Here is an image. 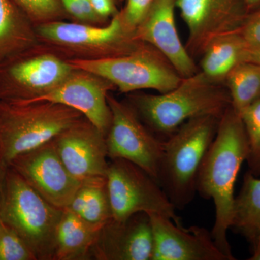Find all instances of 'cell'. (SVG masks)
I'll return each instance as SVG.
<instances>
[{"label": "cell", "instance_id": "ac0fdd59", "mask_svg": "<svg viewBox=\"0 0 260 260\" xmlns=\"http://www.w3.org/2000/svg\"><path fill=\"white\" fill-rule=\"evenodd\" d=\"M100 231L70 210H63L56 228L54 260L88 259L92 256Z\"/></svg>", "mask_w": 260, "mask_h": 260}, {"label": "cell", "instance_id": "e0dca14e", "mask_svg": "<svg viewBox=\"0 0 260 260\" xmlns=\"http://www.w3.org/2000/svg\"><path fill=\"white\" fill-rule=\"evenodd\" d=\"M153 249L150 216L139 213L124 221L112 219L104 225L92 256L102 260H152Z\"/></svg>", "mask_w": 260, "mask_h": 260}, {"label": "cell", "instance_id": "3957f363", "mask_svg": "<svg viewBox=\"0 0 260 260\" xmlns=\"http://www.w3.org/2000/svg\"><path fill=\"white\" fill-rule=\"evenodd\" d=\"M220 119L210 115L193 118L164 141L158 182L176 209H184L194 199L198 171Z\"/></svg>", "mask_w": 260, "mask_h": 260}, {"label": "cell", "instance_id": "d6a6232c", "mask_svg": "<svg viewBox=\"0 0 260 260\" xmlns=\"http://www.w3.org/2000/svg\"><path fill=\"white\" fill-rule=\"evenodd\" d=\"M252 255L249 258V260H260V240L255 243L252 246Z\"/></svg>", "mask_w": 260, "mask_h": 260}, {"label": "cell", "instance_id": "1f68e13d", "mask_svg": "<svg viewBox=\"0 0 260 260\" xmlns=\"http://www.w3.org/2000/svg\"><path fill=\"white\" fill-rule=\"evenodd\" d=\"M6 169V168L2 167L0 165V222L2 220V206H3V194H4L5 178Z\"/></svg>", "mask_w": 260, "mask_h": 260}, {"label": "cell", "instance_id": "f1b7e54d", "mask_svg": "<svg viewBox=\"0 0 260 260\" xmlns=\"http://www.w3.org/2000/svg\"><path fill=\"white\" fill-rule=\"evenodd\" d=\"M239 32L249 45H260V7L249 13Z\"/></svg>", "mask_w": 260, "mask_h": 260}, {"label": "cell", "instance_id": "8992f818", "mask_svg": "<svg viewBox=\"0 0 260 260\" xmlns=\"http://www.w3.org/2000/svg\"><path fill=\"white\" fill-rule=\"evenodd\" d=\"M63 210L49 203L18 173H5L1 219L16 231L37 260H54L56 228Z\"/></svg>", "mask_w": 260, "mask_h": 260}, {"label": "cell", "instance_id": "9c48e42d", "mask_svg": "<svg viewBox=\"0 0 260 260\" xmlns=\"http://www.w3.org/2000/svg\"><path fill=\"white\" fill-rule=\"evenodd\" d=\"M107 181L112 219L124 221L135 214H157L181 224L176 208L156 180L124 159L109 162Z\"/></svg>", "mask_w": 260, "mask_h": 260}, {"label": "cell", "instance_id": "ffe728a7", "mask_svg": "<svg viewBox=\"0 0 260 260\" xmlns=\"http://www.w3.org/2000/svg\"><path fill=\"white\" fill-rule=\"evenodd\" d=\"M248 47L249 44L239 32L215 39L200 56V71L212 81L225 85L231 72L245 61Z\"/></svg>", "mask_w": 260, "mask_h": 260}, {"label": "cell", "instance_id": "484cf974", "mask_svg": "<svg viewBox=\"0 0 260 260\" xmlns=\"http://www.w3.org/2000/svg\"><path fill=\"white\" fill-rule=\"evenodd\" d=\"M0 260H37L16 231L3 220L0 222Z\"/></svg>", "mask_w": 260, "mask_h": 260}, {"label": "cell", "instance_id": "7c38bea8", "mask_svg": "<svg viewBox=\"0 0 260 260\" xmlns=\"http://www.w3.org/2000/svg\"><path fill=\"white\" fill-rule=\"evenodd\" d=\"M8 167L59 209L69 206L80 185L59 158L53 140L18 155Z\"/></svg>", "mask_w": 260, "mask_h": 260}, {"label": "cell", "instance_id": "d6986e66", "mask_svg": "<svg viewBox=\"0 0 260 260\" xmlns=\"http://www.w3.org/2000/svg\"><path fill=\"white\" fill-rule=\"evenodd\" d=\"M39 44L31 22L12 0H0V64Z\"/></svg>", "mask_w": 260, "mask_h": 260}, {"label": "cell", "instance_id": "ba28073f", "mask_svg": "<svg viewBox=\"0 0 260 260\" xmlns=\"http://www.w3.org/2000/svg\"><path fill=\"white\" fill-rule=\"evenodd\" d=\"M73 70L40 43L0 64V100L32 102L57 88Z\"/></svg>", "mask_w": 260, "mask_h": 260}, {"label": "cell", "instance_id": "7a4b0ae2", "mask_svg": "<svg viewBox=\"0 0 260 260\" xmlns=\"http://www.w3.org/2000/svg\"><path fill=\"white\" fill-rule=\"evenodd\" d=\"M127 102L149 129L167 138L189 119L208 115L220 118L232 106L226 86L212 81L200 70L183 78L167 93L130 94Z\"/></svg>", "mask_w": 260, "mask_h": 260}, {"label": "cell", "instance_id": "5bb4252c", "mask_svg": "<svg viewBox=\"0 0 260 260\" xmlns=\"http://www.w3.org/2000/svg\"><path fill=\"white\" fill-rule=\"evenodd\" d=\"M114 89L115 86L105 78L74 68L57 88L30 103L50 102L73 108L107 137L112 122L107 96Z\"/></svg>", "mask_w": 260, "mask_h": 260}, {"label": "cell", "instance_id": "603a6c76", "mask_svg": "<svg viewBox=\"0 0 260 260\" xmlns=\"http://www.w3.org/2000/svg\"><path fill=\"white\" fill-rule=\"evenodd\" d=\"M225 85L238 113L260 99V65L244 61L228 75Z\"/></svg>", "mask_w": 260, "mask_h": 260}, {"label": "cell", "instance_id": "5b68a950", "mask_svg": "<svg viewBox=\"0 0 260 260\" xmlns=\"http://www.w3.org/2000/svg\"><path fill=\"white\" fill-rule=\"evenodd\" d=\"M35 29L39 42L65 60H89L124 55L143 42L124 25L119 11L107 25L60 20L41 24Z\"/></svg>", "mask_w": 260, "mask_h": 260}, {"label": "cell", "instance_id": "44dd1931", "mask_svg": "<svg viewBox=\"0 0 260 260\" xmlns=\"http://www.w3.org/2000/svg\"><path fill=\"white\" fill-rule=\"evenodd\" d=\"M66 209L73 212L94 229L102 230L112 219L107 177L81 181Z\"/></svg>", "mask_w": 260, "mask_h": 260}, {"label": "cell", "instance_id": "30bf717a", "mask_svg": "<svg viewBox=\"0 0 260 260\" xmlns=\"http://www.w3.org/2000/svg\"><path fill=\"white\" fill-rule=\"evenodd\" d=\"M107 101L112 112L106 137L108 157L133 162L158 182L164 141L145 125L129 103L109 94Z\"/></svg>", "mask_w": 260, "mask_h": 260}, {"label": "cell", "instance_id": "4fadbf2b", "mask_svg": "<svg viewBox=\"0 0 260 260\" xmlns=\"http://www.w3.org/2000/svg\"><path fill=\"white\" fill-rule=\"evenodd\" d=\"M61 161L80 182L107 177L109 162L106 136L82 118L53 140Z\"/></svg>", "mask_w": 260, "mask_h": 260}, {"label": "cell", "instance_id": "277c9868", "mask_svg": "<svg viewBox=\"0 0 260 260\" xmlns=\"http://www.w3.org/2000/svg\"><path fill=\"white\" fill-rule=\"evenodd\" d=\"M83 117L56 103L0 100V165L7 169L18 155L49 143Z\"/></svg>", "mask_w": 260, "mask_h": 260}, {"label": "cell", "instance_id": "7402d4cb", "mask_svg": "<svg viewBox=\"0 0 260 260\" xmlns=\"http://www.w3.org/2000/svg\"><path fill=\"white\" fill-rule=\"evenodd\" d=\"M232 229L252 246L260 240V177L249 171L235 198Z\"/></svg>", "mask_w": 260, "mask_h": 260}, {"label": "cell", "instance_id": "2e32d148", "mask_svg": "<svg viewBox=\"0 0 260 260\" xmlns=\"http://www.w3.org/2000/svg\"><path fill=\"white\" fill-rule=\"evenodd\" d=\"M177 0H153L148 13L135 30L138 40L148 43L171 61L182 78L199 71L181 42L175 20Z\"/></svg>", "mask_w": 260, "mask_h": 260}, {"label": "cell", "instance_id": "52a82bcc", "mask_svg": "<svg viewBox=\"0 0 260 260\" xmlns=\"http://www.w3.org/2000/svg\"><path fill=\"white\" fill-rule=\"evenodd\" d=\"M67 61L75 69L105 78L124 93L145 89L165 93L175 88L183 79L160 51L143 42L135 50L124 55Z\"/></svg>", "mask_w": 260, "mask_h": 260}, {"label": "cell", "instance_id": "cb8c5ba5", "mask_svg": "<svg viewBox=\"0 0 260 260\" xmlns=\"http://www.w3.org/2000/svg\"><path fill=\"white\" fill-rule=\"evenodd\" d=\"M34 26L70 19L61 0H12Z\"/></svg>", "mask_w": 260, "mask_h": 260}, {"label": "cell", "instance_id": "6da1fadb", "mask_svg": "<svg viewBox=\"0 0 260 260\" xmlns=\"http://www.w3.org/2000/svg\"><path fill=\"white\" fill-rule=\"evenodd\" d=\"M248 152L242 118L231 106L220 117L216 135L200 165L196 181L197 192L213 201L215 217L212 236L229 260L236 259L228 240L234 216V187Z\"/></svg>", "mask_w": 260, "mask_h": 260}, {"label": "cell", "instance_id": "9a60e30c", "mask_svg": "<svg viewBox=\"0 0 260 260\" xmlns=\"http://www.w3.org/2000/svg\"><path fill=\"white\" fill-rule=\"evenodd\" d=\"M154 249L152 260H229L205 228L181 224L150 214Z\"/></svg>", "mask_w": 260, "mask_h": 260}, {"label": "cell", "instance_id": "83f0119b", "mask_svg": "<svg viewBox=\"0 0 260 260\" xmlns=\"http://www.w3.org/2000/svg\"><path fill=\"white\" fill-rule=\"evenodd\" d=\"M153 0H126L125 6L119 10V15L124 25L129 30H135L148 13Z\"/></svg>", "mask_w": 260, "mask_h": 260}, {"label": "cell", "instance_id": "d4e9b609", "mask_svg": "<svg viewBox=\"0 0 260 260\" xmlns=\"http://www.w3.org/2000/svg\"><path fill=\"white\" fill-rule=\"evenodd\" d=\"M247 137V162L251 174L260 177V99L240 113Z\"/></svg>", "mask_w": 260, "mask_h": 260}, {"label": "cell", "instance_id": "4dcf8cb0", "mask_svg": "<svg viewBox=\"0 0 260 260\" xmlns=\"http://www.w3.org/2000/svg\"><path fill=\"white\" fill-rule=\"evenodd\" d=\"M245 61L260 65V45H249L246 51Z\"/></svg>", "mask_w": 260, "mask_h": 260}, {"label": "cell", "instance_id": "8fae6325", "mask_svg": "<svg viewBox=\"0 0 260 260\" xmlns=\"http://www.w3.org/2000/svg\"><path fill=\"white\" fill-rule=\"evenodd\" d=\"M177 8L189 32L186 49L194 59L215 39L239 32L250 13L245 0H177Z\"/></svg>", "mask_w": 260, "mask_h": 260}, {"label": "cell", "instance_id": "f546056e", "mask_svg": "<svg viewBox=\"0 0 260 260\" xmlns=\"http://www.w3.org/2000/svg\"><path fill=\"white\" fill-rule=\"evenodd\" d=\"M92 8L101 18L110 21L119 10L117 8L118 0H89Z\"/></svg>", "mask_w": 260, "mask_h": 260}, {"label": "cell", "instance_id": "4316f807", "mask_svg": "<svg viewBox=\"0 0 260 260\" xmlns=\"http://www.w3.org/2000/svg\"><path fill=\"white\" fill-rule=\"evenodd\" d=\"M61 4L69 15L77 23L104 25L109 21L101 18L92 8L89 0H61Z\"/></svg>", "mask_w": 260, "mask_h": 260}]
</instances>
